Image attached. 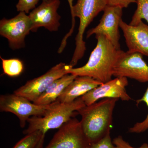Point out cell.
Instances as JSON below:
<instances>
[{
    "instance_id": "2e32d148",
    "label": "cell",
    "mask_w": 148,
    "mask_h": 148,
    "mask_svg": "<svg viewBox=\"0 0 148 148\" xmlns=\"http://www.w3.org/2000/svg\"><path fill=\"white\" fill-rule=\"evenodd\" d=\"M45 134L40 130L27 134L12 148H44Z\"/></svg>"
},
{
    "instance_id": "44dd1931",
    "label": "cell",
    "mask_w": 148,
    "mask_h": 148,
    "mask_svg": "<svg viewBox=\"0 0 148 148\" xmlns=\"http://www.w3.org/2000/svg\"><path fill=\"white\" fill-rule=\"evenodd\" d=\"M111 131L101 140L90 144L88 148H115L110 136Z\"/></svg>"
},
{
    "instance_id": "cb8c5ba5",
    "label": "cell",
    "mask_w": 148,
    "mask_h": 148,
    "mask_svg": "<svg viewBox=\"0 0 148 148\" xmlns=\"http://www.w3.org/2000/svg\"><path fill=\"white\" fill-rule=\"evenodd\" d=\"M68 3H69V6H70V10H71V13L72 11H73V0H67Z\"/></svg>"
},
{
    "instance_id": "8992f818",
    "label": "cell",
    "mask_w": 148,
    "mask_h": 148,
    "mask_svg": "<svg viewBox=\"0 0 148 148\" xmlns=\"http://www.w3.org/2000/svg\"><path fill=\"white\" fill-rule=\"evenodd\" d=\"M71 67L69 64L66 65L60 62L43 75L27 81L24 85L14 90V93L34 102L52 83L64 75L69 74L68 71Z\"/></svg>"
},
{
    "instance_id": "30bf717a",
    "label": "cell",
    "mask_w": 148,
    "mask_h": 148,
    "mask_svg": "<svg viewBox=\"0 0 148 148\" xmlns=\"http://www.w3.org/2000/svg\"><path fill=\"white\" fill-rule=\"evenodd\" d=\"M60 0H45L29 13L32 32L44 27L50 32H57L60 27L61 16L58 12Z\"/></svg>"
},
{
    "instance_id": "7c38bea8",
    "label": "cell",
    "mask_w": 148,
    "mask_h": 148,
    "mask_svg": "<svg viewBox=\"0 0 148 148\" xmlns=\"http://www.w3.org/2000/svg\"><path fill=\"white\" fill-rule=\"evenodd\" d=\"M113 76L124 77L140 82H148V65L141 53L123 51L114 70Z\"/></svg>"
},
{
    "instance_id": "ac0fdd59",
    "label": "cell",
    "mask_w": 148,
    "mask_h": 148,
    "mask_svg": "<svg viewBox=\"0 0 148 148\" xmlns=\"http://www.w3.org/2000/svg\"><path fill=\"white\" fill-rule=\"evenodd\" d=\"M137 8L130 24L135 26L145 19L148 23V0H137Z\"/></svg>"
},
{
    "instance_id": "9a60e30c",
    "label": "cell",
    "mask_w": 148,
    "mask_h": 148,
    "mask_svg": "<svg viewBox=\"0 0 148 148\" xmlns=\"http://www.w3.org/2000/svg\"><path fill=\"white\" fill-rule=\"evenodd\" d=\"M77 76L66 74L51 84L47 90L33 103L37 105H48L57 101L62 92Z\"/></svg>"
},
{
    "instance_id": "6da1fadb",
    "label": "cell",
    "mask_w": 148,
    "mask_h": 148,
    "mask_svg": "<svg viewBox=\"0 0 148 148\" xmlns=\"http://www.w3.org/2000/svg\"><path fill=\"white\" fill-rule=\"evenodd\" d=\"M95 38L97 44L87 63L79 68L71 67L68 73L77 76L90 77L105 83L112 79L115 68L124 51L116 48L103 35H96Z\"/></svg>"
},
{
    "instance_id": "ba28073f",
    "label": "cell",
    "mask_w": 148,
    "mask_h": 148,
    "mask_svg": "<svg viewBox=\"0 0 148 148\" xmlns=\"http://www.w3.org/2000/svg\"><path fill=\"white\" fill-rule=\"evenodd\" d=\"M90 145L80 121L72 118L58 128L44 148H88Z\"/></svg>"
},
{
    "instance_id": "e0dca14e",
    "label": "cell",
    "mask_w": 148,
    "mask_h": 148,
    "mask_svg": "<svg viewBox=\"0 0 148 148\" xmlns=\"http://www.w3.org/2000/svg\"><path fill=\"white\" fill-rule=\"evenodd\" d=\"M4 74L10 77L20 75L24 70L23 62L17 58L5 59L0 57Z\"/></svg>"
},
{
    "instance_id": "9c48e42d",
    "label": "cell",
    "mask_w": 148,
    "mask_h": 148,
    "mask_svg": "<svg viewBox=\"0 0 148 148\" xmlns=\"http://www.w3.org/2000/svg\"><path fill=\"white\" fill-rule=\"evenodd\" d=\"M123 9L118 7L107 5L99 24L86 33V38L92 35H103L117 49H121L119 28L122 20Z\"/></svg>"
},
{
    "instance_id": "4fadbf2b",
    "label": "cell",
    "mask_w": 148,
    "mask_h": 148,
    "mask_svg": "<svg viewBox=\"0 0 148 148\" xmlns=\"http://www.w3.org/2000/svg\"><path fill=\"white\" fill-rule=\"evenodd\" d=\"M120 28L123 33L127 51L148 56V25L142 21L137 25L132 26L122 19Z\"/></svg>"
},
{
    "instance_id": "5b68a950",
    "label": "cell",
    "mask_w": 148,
    "mask_h": 148,
    "mask_svg": "<svg viewBox=\"0 0 148 148\" xmlns=\"http://www.w3.org/2000/svg\"><path fill=\"white\" fill-rule=\"evenodd\" d=\"M32 102L14 93L1 95L0 96V111L14 114L19 120L20 126L23 128L29 118L42 116L51 106V104L39 105Z\"/></svg>"
},
{
    "instance_id": "ffe728a7",
    "label": "cell",
    "mask_w": 148,
    "mask_h": 148,
    "mask_svg": "<svg viewBox=\"0 0 148 148\" xmlns=\"http://www.w3.org/2000/svg\"><path fill=\"white\" fill-rule=\"evenodd\" d=\"M39 0H18L16 7L17 11L29 14L36 8Z\"/></svg>"
},
{
    "instance_id": "3957f363",
    "label": "cell",
    "mask_w": 148,
    "mask_h": 148,
    "mask_svg": "<svg viewBox=\"0 0 148 148\" xmlns=\"http://www.w3.org/2000/svg\"><path fill=\"white\" fill-rule=\"evenodd\" d=\"M118 99L105 98L78 112L83 130L90 144L101 140L111 131L114 109Z\"/></svg>"
},
{
    "instance_id": "8fae6325",
    "label": "cell",
    "mask_w": 148,
    "mask_h": 148,
    "mask_svg": "<svg viewBox=\"0 0 148 148\" xmlns=\"http://www.w3.org/2000/svg\"><path fill=\"white\" fill-rule=\"evenodd\" d=\"M128 84L127 77H116L114 79L103 83L90 90L81 98L86 106L105 98H116L122 101H129L132 98L126 91V87Z\"/></svg>"
},
{
    "instance_id": "603a6c76",
    "label": "cell",
    "mask_w": 148,
    "mask_h": 148,
    "mask_svg": "<svg viewBox=\"0 0 148 148\" xmlns=\"http://www.w3.org/2000/svg\"><path fill=\"white\" fill-rule=\"evenodd\" d=\"M137 0H106L107 5L118 7L122 9L127 8L133 3H136Z\"/></svg>"
},
{
    "instance_id": "d4e9b609",
    "label": "cell",
    "mask_w": 148,
    "mask_h": 148,
    "mask_svg": "<svg viewBox=\"0 0 148 148\" xmlns=\"http://www.w3.org/2000/svg\"><path fill=\"white\" fill-rule=\"evenodd\" d=\"M42 1H45V0H42Z\"/></svg>"
},
{
    "instance_id": "7402d4cb",
    "label": "cell",
    "mask_w": 148,
    "mask_h": 148,
    "mask_svg": "<svg viewBox=\"0 0 148 148\" xmlns=\"http://www.w3.org/2000/svg\"><path fill=\"white\" fill-rule=\"evenodd\" d=\"M113 143L115 146V148H148V145L147 143H144L140 147H133L120 135L114 139Z\"/></svg>"
},
{
    "instance_id": "277c9868",
    "label": "cell",
    "mask_w": 148,
    "mask_h": 148,
    "mask_svg": "<svg viewBox=\"0 0 148 148\" xmlns=\"http://www.w3.org/2000/svg\"><path fill=\"white\" fill-rule=\"evenodd\" d=\"M85 106L81 97L71 103L55 101L42 116L29 118L27 121L29 126L23 133L26 135L40 130L46 134L50 130L58 129Z\"/></svg>"
},
{
    "instance_id": "7a4b0ae2",
    "label": "cell",
    "mask_w": 148,
    "mask_h": 148,
    "mask_svg": "<svg viewBox=\"0 0 148 148\" xmlns=\"http://www.w3.org/2000/svg\"><path fill=\"white\" fill-rule=\"evenodd\" d=\"M107 5L106 0H77L75 4L73 5L71 13V27L69 33L63 38L58 51V53H61L64 50L68 39L73 32L75 24V18H79V27L75 38V48L69 64L73 68L82 58L86 50L84 35L86 28L99 13L103 11Z\"/></svg>"
},
{
    "instance_id": "5bb4252c",
    "label": "cell",
    "mask_w": 148,
    "mask_h": 148,
    "mask_svg": "<svg viewBox=\"0 0 148 148\" xmlns=\"http://www.w3.org/2000/svg\"><path fill=\"white\" fill-rule=\"evenodd\" d=\"M103 83L90 77L77 76L65 88L56 101L73 102Z\"/></svg>"
},
{
    "instance_id": "d6986e66",
    "label": "cell",
    "mask_w": 148,
    "mask_h": 148,
    "mask_svg": "<svg viewBox=\"0 0 148 148\" xmlns=\"http://www.w3.org/2000/svg\"><path fill=\"white\" fill-rule=\"evenodd\" d=\"M137 104L141 103H145L148 109V86L143 97L136 101ZM148 129V113L147 116L143 121L138 122L129 129L130 133H140L145 132Z\"/></svg>"
},
{
    "instance_id": "52a82bcc",
    "label": "cell",
    "mask_w": 148,
    "mask_h": 148,
    "mask_svg": "<svg viewBox=\"0 0 148 148\" xmlns=\"http://www.w3.org/2000/svg\"><path fill=\"white\" fill-rule=\"evenodd\" d=\"M20 12L13 18H4L0 21V35L7 39L12 50L25 47V38L32 30V22L29 15Z\"/></svg>"
}]
</instances>
